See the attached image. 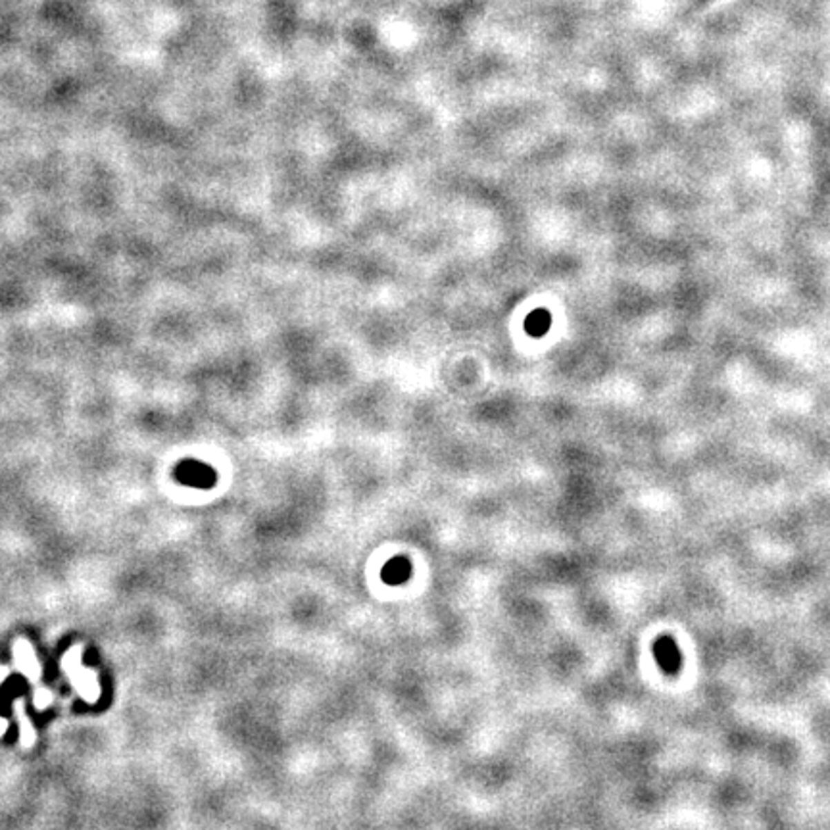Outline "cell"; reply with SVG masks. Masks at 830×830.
Segmentation results:
<instances>
[{
    "mask_svg": "<svg viewBox=\"0 0 830 830\" xmlns=\"http://www.w3.org/2000/svg\"><path fill=\"white\" fill-rule=\"evenodd\" d=\"M60 665H62V669L66 671V675H68L70 680H72L73 688L79 692V696L83 698L85 702L95 704V702H97V700L100 698L99 679H97L95 671L85 669V667L81 665V648L79 646H75V648H72L70 652L66 653V655L62 658V661H60Z\"/></svg>",
    "mask_w": 830,
    "mask_h": 830,
    "instance_id": "6da1fadb",
    "label": "cell"
},
{
    "mask_svg": "<svg viewBox=\"0 0 830 830\" xmlns=\"http://www.w3.org/2000/svg\"><path fill=\"white\" fill-rule=\"evenodd\" d=\"M653 658L658 661L661 669L665 673H677L680 669V652L679 646L671 636H661L653 642Z\"/></svg>",
    "mask_w": 830,
    "mask_h": 830,
    "instance_id": "7a4b0ae2",
    "label": "cell"
},
{
    "mask_svg": "<svg viewBox=\"0 0 830 830\" xmlns=\"http://www.w3.org/2000/svg\"><path fill=\"white\" fill-rule=\"evenodd\" d=\"M14 655H16V665H18V669L21 671L31 682H37L39 677H41V665H39V661H37V655L35 652H33V648H31V644L27 642V640H23V638L16 640V644H14Z\"/></svg>",
    "mask_w": 830,
    "mask_h": 830,
    "instance_id": "3957f363",
    "label": "cell"
},
{
    "mask_svg": "<svg viewBox=\"0 0 830 830\" xmlns=\"http://www.w3.org/2000/svg\"><path fill=\"white\" fill-rule=\"evenodd\" d=\"M410 575H411V563L408 562V557H404V555L393 557L391 562L384 565L383 573H381V577H383L384 582H386V584H393V586H396V584H404L406 580L410 579Z\"/></svg>",
    "mask_w": 830,
    "mask_h": 830,
    "instance_id": "277c9868",
    "label": "cell"
},
{
    "mask_svg": "<svg viewBox=\"0 0 830 830\" xmlns=\"http://www.w3.org/2000/svg\"><path fill=\"white\" fill-rule=\"evenodd\" d=\"M14 707H16V715H18L19 721V742H21L23 748H31V746L35 744V729L31 727L26 711H23V702L18 700V702L14 704Z\"/></svg>",
    "mask_w": 830,
    "mask_h": 830,
    "instance_id": "5b68a950",
    "label": "cell"
},
{
    "mask_svg": "<svg viewBox=\"0 0 830 830\" xmlns=\"http://www.w3.org/2000/svg\"><path fill=\"white\" fill-rule=\"evenodd\" d=\"M50 704H52V692H50V690H37V694H35L37 709H46V707H48Z\"/></svg>",
    "mask_w": 830,
    "mask_h": 830,
    "instance_id": "8992f818",
    "label": "cell"
},
{
    "mask_svg": "<svg viewBox=\"0 0 830 830\" xmlns=\"http://www.w3.org/2000/svg\"><path fill=\"white\" fill-rule=\"evenodd\" d=\"M6 731H8V721L0 717V736H2V734H4Z\"/></svg>",
    "mask_w": 830,
    "mask_h": 830,
    "instance_id": "52a82bcc",
    "label": "cell"
},
{
    "mask_svg": "<svg viewBox=\"0 0 830 830\" xmlns=\"http://www.w3.org/2000/svg\"><path fill=\"white\" fill-rule=\"evenodd\" d=\"M6 677H8V671H6V669H0V684H2L4 680H6Z\"/></svg>",
    "mask_w": 830,
    "mask_h": 830,
    "instance_id": "ba28073f",
    "label": "cell"
}]
</instances>
